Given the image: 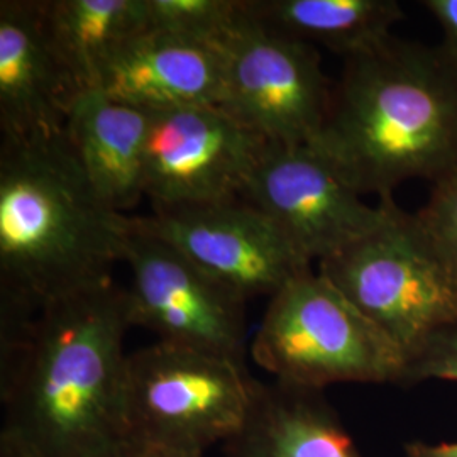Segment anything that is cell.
I'll use <instances>...</instances> for the list:
<instances>
[{"label": "cell", "mask_w": 457, "mask_h": 457, "mask_svg": "<svg viewBox=\"0 0 457 457\" xmlns=\"http://www.w3.org/2000/svg\"><path fill=\"white\" fill-rule=\"evenodd\" d=\"M145 31L219 43L241 12V0H145Z\"/></svg>", "instance_id": "ac0fdd59"}, {"label": "cell", "mask_w": 457, "mask_h": 457, "mask_svg": "<svg viewBox=\"0 0 457 457\" xmlns=\"http://www.w3.org/2000/svg\"><path fill=\"white\" fill-rule=\"evenodd\" d=\"M51 48L77 92L97 90L115 53L145 31V0H41Z\"/></svg>", "instance_id": "2e32d148"}, {"label": "cell", "mask_w": 457, "mask_h": 457, "mask_svg": "<svg viewBox=\"0 0 457 457\" xmlns=\"http://www.w3.org/2000/svg\"><path fill=\"white\" fill-rule=\"evenodd\" d=\"M254 385L243 361L163 341L141 347L128 354L126 439L205 454L243 428Z\"/></svg>", "instance_id": "8992f818"}, {"label": "cell", "mask_w": 457, "mask_h": 457, "mask_svg": "<svg viewBox=\"0 0 457 457\" xmlns=\"http://www.w3.org/2000/svg\"><path fill=\"white\" fill-rule=\"evenodd\" d=\"M217 45L226 62L222 109L273 145H312L332 96L315 46L270 31L245 12V0Z\"/></svg>", "instance_id": "52a82bcc"}, {"label": "cell", "mask_w": 457, "mask_h": 457, "mask_svg": "<svg viewBox=\"0 0 457 457\" xmlns=\"http://www.w3.org/2000/svg\"><path fill=\"white\" fill-rule=\"evenodd\" d=\"M131 327L112 279L2 327L0 457L111 456L126 441Z\"/></svg>", "instance_id": "6da1fadb"}, {"label": "cell", "mask_w": 457, "mask_h": 457, "mask_svg": "<svg viewBox=\"0 0 457 457\" xmlns=\"http://www.w3.org/2000/svg\"><path fill=\"white\" fill-rule=\"evenodd\" d=\"M109 457H205V454L181 453V451L164 449V447L147 445V444L126 439L119 447H115Z\"/></svg>", "instance_id": "7402d4cb"}, {"label": "cell", "mask_w": 457, "mask_h": 457, "mask_svg": "<svg viewBox=\"0 0 457 457\" xmlns=\"http://www.w3.org/2000/svg\"><path fill=\"white\" fill-rule=\"evenodd\" d=\"M149 120L151 112L102 90L83 92L70 109L66 141L96 194L117 212L145 196Z\"/></svg>", "instance_id": "5bb4252c"}, {"label": "cell", "mask_w": 457, "mask_h": 457, "mask_svg": "<svg viewBox=\"0 0 457 457\" xmlns=\"http://www.w3.org/2000/svg\"><path fill=\"white\" fill-rule=\"evenodd\" d=\"M77 92L51 48L41 0L0 2V129L5 141L65 136Z\"/></svg>", "instance_id": "7c38bea8"}, {"label": "cell", "mask_w": 457, "mask_h": 457, "mask_svg": "<svg viewBox=\"0 0 457 457\" xmlns=\"http://www.w3.org/2000/svg\"><path fill=\"white\" fill-rule=\"evenodd\" d=\"M245 7L270 31L322 45L343 58L392 36L403 19L396 0H245Z\"/></svg>", "instance_id": "e0dca14e"}, {"label": "cell", "mask_w": 457, "mask_h": 457, "mask_svg": "<svg viewBox=\"0 0 457 457\" xmlns=\"http://www.w3.org/2000/svg\"><path fill=\"white\" fill-rule=\"evenodd\" d=\"M319 273L392 339L409 368L437 334L457 324L456 278L417 215L393 200L379 228L320 262Z\"/></svg>", "instance_id": "5b68a950"}, {"label": "cell", "mask_w": 457, "mask_h": 457, "mask_svg": "<svg viewBox=\"0 0 457 457\" xmlns=\"http://www.w3.org/2000/svg\"><path fill=\"white\" fill-rule=\"evenodd\" d=\"M444 379L457 383V324L442 330L410 364L407 383Z\"/></svg>", "instance_id": "ffe728a7"}, {"label": "cell", "mask_w": 457, "mask_h": 457, "mask_svg": "<svg viewBox=\"0 0 457 457\" xmlns=\"http://www.w3.org/2000/svg\"><path fill=\"white\" fill-rule=\"evenodd\" d=\"M425 9L444 31V46L457 60V0H425Z\"/></svg>", "instance_id": "44dd1931"}, {"label": "cell", "mask_w": 457, "mask_h": 457, "mask_svg": "<svg viewBox=\"0 0 457 457\" xmlns=\"http://www.w3.org/2000/svg\"><path fill=\"white\" fill-rule=\"evenodd\" d=\"M97 90L147 112L222 107L224 54L217 43L143 31L115 53Z\"/></svg>", "instance_id": "4fadbf2b"}, {"label": "cell", "mask_w": 457, "mask_h": 457, "mask_svg": "<svg viewBox=\"0 0 457 457\" xmlns=\"http://www.w3.org/2000/svg\"><path fill=\"white\" fill-rule=\"evenodd\" d=\"M405 454L407 457H457V442H410L405 445Z\"/></svg>", "instance_id": "603a6c76"}, {"label": "cell", "mask_w": 457, "mask_h": 457, "mask_svg": "<svg viewBox=\"0 0 457 457\" xmlns=\"http://www.w3.org/2000/svg\"><path fill=\"white\" fill-rule=\"evenodd\" d=\"M147 228L228 292L243 298L275 296L312 271L277 226L243 198L154 209Z\"/></svg>", "instance_id": "8fae6325"}, {"label": "cell", "mask_w": 457, "mask_h": 457, "mask_svg": "<svg viewBox=\"0 0 457 457\" xmlns=\"http://www.w3.org/2000/svg\"><path fill=\"white\" fill-rule=\"evenodd\" d=\"M415 215L457 281V171L434 183L428 204Z\"/></svg>", "instance_id": "d6986e66"}, {"label": "cell", "mask_w": 457, "mask_h": 457, "mask_svg": "<svg viewBox=\"0 0 457 457\" xmlns=\"http://www.w3.org/2000/svg\"><path fill=\"white\" fill-rule=\"evenodd\" d=\"M312 146L361 195L456 173V58L393 34L344 58Z\"/></svg>", "instance_id": "7a4b0ae2"}, {"label": "cell", "mask_w": 457, "mask_h": 457, "mask_svg": "<svg viewBox=\"0 0 457 457\" xmlns=\"http://www.w3.org/2000/svg\"><path fill=\"white\" fill-rule=\"evenodd\" d=\"M241 198L266 215L307 260L324 262L379 228L392 195L376 207L312 145H270Z\"/></svg>", "instance_id": "9c48e42d"}, {"label": "cell", "mask_w": 457, "mask_h": 457, "mask_svg": "<svg viewBox=\"0 0 457 457\" xmlns=\"http://www.w3.org/2000/svg\"><path fill=\"white\" fill-rule=\"evenodd\" d=\"M129 219L100 200L65 136L2 139V326L26 322L56 298L111 281Z\"/></svg>", "instance_id": "3957f363"}, {"label": "cell", "mask_w": 457, "mask_h": 457, "mask_svg": "<svg viewBox=\"0 0 457 457\" xmlns=\"http://www.w3.org/2000/svg\"><path fill=\"white\" fill-rule=\"evenodd\" d=\"M228 457H362L322 390L256 379L243 428Z\"/></svg>", "instance_id": "9a60e30c"}, {"label": "cell", "mask_w": 457, "mask_h": 457, "mask_svg": "<svg viewBox=\"0 0 457 457\" xmlns=\"http://www.w3.org/2000/svg\"><path fill=\"white\" fill-rule=\"evenodd\" d=\"M122 262L132 327L163 343L180 344L245 362V302L204 273L154 230L131 217Z\"/></svg>", "instance_id": "ba28073f"}, {"label": "cell", "mask_w": 457, "mask_h": 457, "mask_svg": "<svg viewBox=\"0 0 457 457\" xmlns=\"http://www.w3.org/2000/svg\"><path fill=\"white\" fill-rule=\"evenodd\" d=\"M278 381L324 390L336 383H407L409 361L392 339L320 273L270 298L251 344Z\"/></svg>", "instance_id": "277c9868"}, {"label": "cell", "mask_w": 457, "mask_h": 457, "mask_svg": "<svg viewBox=\"0 0 457 457\" xmlns=\"http://www.w3.org/2000/svg\"><path fill=\"white\" fill-rule=\"evenodd\" d=\"M270 145L217 105L151 112L145 196L153 209L241 198Z\"/></svg>", "instance_id": "30bf717a"}]
</instances>
